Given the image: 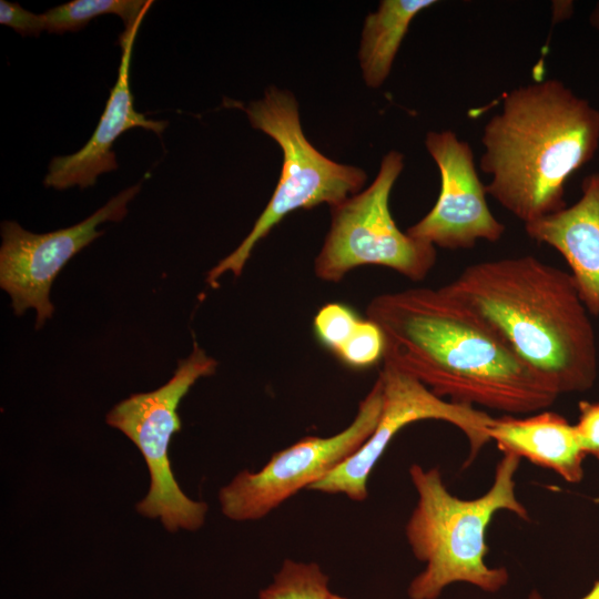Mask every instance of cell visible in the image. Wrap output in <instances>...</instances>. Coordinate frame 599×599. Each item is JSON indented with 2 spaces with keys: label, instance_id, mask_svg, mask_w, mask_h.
I'll list each match as a JSON object with an SVG mask.
<instances>
[{
  "label": "cell",
  "instance_id": "6da1fadb",
  "mask_svg": "<svg viewBox=\"0 0 599 599\" xmlns=\"http://www.w3.org/2000/svg\"><path fill=\"white\" fill-rule=\"evenodd\" d=\"M366 316L383 333V361L443 399L522 415L544 410L559 396L444 286L380 294Z\"/></svg>",
  "mask_w": 599,
  "mask_h": 599
},
{
  "label": "cell",
  "instance_id": "7a4b0ae2",
  "mask_svg": "<svg viewBox=\"0 0 599 599\" xmlns=\"http://www.w3.org/2000/svg\"><path fill=\"white\" fill-rule=\"evenodd\" d=\"M444 287L559 395L595 385L596 332L570 272L524 255L471 264Z\"/></svg>",
  "mask_w": 599,
  "mask_h": 599
},
{
  "label": "cell",
  "instance_id": "3957f363",
  "mask_svg": "<svg viewBox=\"0 0 599 599\" xmlns=\"http://www.w3.org/2000/svg\"><path fill=\"white\" fill-rule=\"evenodd\" d=\"M481 143L487 194L526 225L567 206L568 179L599 148V110L560 80L531 82L505 95Z\"/></svg>",
  "mask_w": 599,
  "mask_h": 599
},
{
  "label": "cell",
  "instance_id": "277c9868",
  "mask_svg": "<svg viewBox=\"0 0 599 599\" xmlns=\"http://www.w3.org/2000/svg\"><path fill=\"white\" fill-rule=\"evenodd\" d=\"M520 459L504 454L490 488L474 499L451 495L437 467H409L418 499L406 522L405 536L415 558L426 565L407 588L409 599H437L447 586L459 581L489 593L507 585L508 570L485 562L489 551L486 532L499 510L530 519L516 494L515 476Z\"/></svg>",
  "mask_w": 599,
  "mask_h": 599
},
{
  "label": "cell",
  "instance_id": "5b68a950",
  "mask_svg": "<svg viewBox=\"0 0 599 599\" xmlns=\"http://www.w3.org/2000/svg\"><path fill=\"white\" fill-rule=\"evenodd\" d=\"M251 125L272 138L283 152L282 173L264 211L247 236L226 257L213 266L206 282L231 272L240 276L256 244L290 213L326 203L333 207L359 192L366 182L362 169L341 164L322 154L305 136L295 97L274 85L264 97L244 109Z\"/></svg>",
  "mask_w": 599,
  "mask_h": 599
},
{
  "label": "cell",
  "instance_id": "8992f818",
  "mask_svg": "<svg viewBox=\"0 0 599 599\" xmlns=\"http://www.w3.org/2000/svg\"><path fill=\"white\" fill-rule=\"evenodd\" d=\"M404 155L389 151L372 184L331 207V226L314 261L315 275L329 283L352 270L376 265L412 281L424 280L436 263V247L402 232L389 209Z\"/></svg>",
  "mask_w": 599,
  "mask_h": 599
},
{
  "label": "cell",
  "instance_id": "52a82bcc",
  "mask_svg": "<svg viewBox=\"0 0 599 599\" xmlns=\"http://www.w3.org/2000/svg\"><path fill=\"white\" fill-rule=\"evenodd\" d=\"M219 363L194 341L190 355L163 386L153 392L133 394L116 404L106 415V424L121 430L141 451L150 471L148 495L136 510L149 518H160L167 531L182 528L194 531L204 524L207 505L189 498L172 473L169 445L181 429L177 406L194 383L216 372Z\"/></svg>",
  "mask_w": 599,
  "mask_h": 599
},
{
  "label": "cell",
  "instance_id": "ba28073f",
  "mask_svg": "<svg viewBox=\"0 0 599 599\" xmlns=\"http://www.w3.org/2000/svg\"><path fill=\"white\" fill-rule=\"evenodd\" d=\"M383 408L379 377L362 399L353 422L339 433L306 436L272 455L257 471L244 469L219 493L222 512L235 521L257 520L338 467L367 440Z\"/></svg>",
  "mask_w": 599,
  "mask_h": 599
},
{
  "label": "cell",
  "instance_id": "9c48e42d",
  "mask_svg": "<svg viewBox=\"0 0 599 599\" xmlns=\"http://www.w3.org/2000/svg\"><path fill=\"white\" fill-rule=\"evenodd\" d=\"M378 377L383 385V408L375 429L356 453L313 484L309 490L343 494L354 501L365 500L369 475L389 443L404 427L419 420H444L460 429L469 443L467 464L490 441L487 426L494 417L486 412L436 396L418 379L387 361H383Z\"/></svg>",
  "mask_w": 599,
  "mask_h": 599
},
{
  "label": "cell",
  "instance_id": "30bf717a",
  "mask_svg": "<svg viewBox=\"0 0 599 599\" xmlns=\"http://www.w3.org/2000/svg\"><path fill=\"white\" fill-rule=\"evenodd\" d=\"M142 182L108 201L82 222L54 232L35 234L14 221L1 223L0 286L11 297L16 316L28 308L37 311L35 328L53 314L51 285L68 261L103 234L97 226L120 222L128 214V203L139 193Z\"/></svg>",
  "mask_w": 599,
  "mask_h": 599
},
{
  "label": "cell",
  "instance_id": "8fae6325",
  "mask_svg": "<svg viewBox=\"0 0 599 599\" xmlns=\"http://www.w3.org/2000/svg\"><path fill=\"white\" fill-rule=\"evenodd\" d=\"M425 146L439 170L440 190L432 210L406 233L448 250L500 240L506 226L487 204L486 185L476 170L471 146L451 130L429 131Z\"/></svg>",
  "mask_w": 599,
  "mask_h": 599
},
{
  "label": "cell",
  "instance_id": "7c38bea8",
  "mask_svg": "<svg viewBox=\"0 0 599 599\" xmlns=\"http://www.w3.org/2000/svg\"><path fill=\"white\" fill-rule=\"evenodd\" d=\"M143 18L131 29H124L120 35L122 55L118 79L93 134L78 152L51 160L43 181L45 186L60 191L75 185L81 189L92 186L99 175L118 169L112 146L124 131L142 128L161 135L165 130L167 122L149 120L133 106L130 65L134 40Z\"/></svg>",
  "mask_w": 599,
  "mask_h": 599
},
{
  "label": "cell",
  "instance_id": "4fadbf2b",
  "mask_svg": "<svg viewBox=\"0 0 599 599\" xmlns=\"http://www.w3.org/2000/svg\"><path fill=\"white\" fill-rule=\"evenodd\" d=\"M525 231L560 253L587 309L599 316V172L582 180L576 203L526 224Z\"/></svg>",
  "mask_w": 599,
  "mask_h": 599
},
{
  "label": "cell",
  "instance_id": "5bb4252c",
  "mask_svg": "<svg viewBox=\"0 0 599 599\" xmlns=\"http://www.w3.org/2000/svg\"><path fill=\"white\" fill-rule=\"evenodd\" d=\"M487 435L502 454H514L547 469L568 483L583 477L582 450L575 425L555 412L540 410L517 417L504 415L493 418Z\"/></svg>",
  "mask_w": 599,
  "mask_h": 599
},
{
  "label": "cell",
  "instance_id": "9a60e30c",
  "mask_svg": "<svg viewBox=\"0 0 599 599\" xmlns=\"http://www.w3.org/2000/svg\"><path fill=\"white\" fill-rule=\"evenodd\" d=\"M435 3V0H382L376 11L367 14L358 51L367 87L379 88L385 82L413 19Z\"/></svg>",
  "mask_w": 599,
  "mask_h": 599
},
{
  "label": "cell",
  "instance_id": "2e32d148",
  "mask_svg": "<svg viewBox=\"0 0 599 599\" xmlns=\"http://www.w3.org/2000/svg\"><path fill=\"white\" fill-rule=\"evenodd\" d=\"M153 1L144 0H73L43 13L45 31L50 33L75 32L92 19L116 14L131 29L143 18Z\"/></svg>",
  "mask_w": 599,
  "mask_h": 599
},
{
  "label": "cell",
  "instance_id": "e0dca14e",
  "mask_svg": "<svg viewBox=\"0 0 599 599\" xmlns=\"http://www.w3.org/2000/svg\"><path fill=\"white\" fill-rule=\"evenodd\" d=\"M328 577L315 562L285 559L258 599H332Z\"/></svg>",
  "mask_w": 599,
  "mask_h": 599
},
{
  "label": "cell",
  "instance_id": "ac0fdd59",
  "mask_svg": "<svg viewBox=\"0 0 599 599\" xmlns=\"http://www.w3.org/2000/svg\"><path fill=\"white\" fill-rule=\"evenodd\" d=\"M361 317L353 308L341 303H328L316 313L313 322L316 337L335 355L348 342Z\"/></svg>",
  "mask_w": 599,
  "mask_h": 599
},
{
  "label": "cell",
  "instance_id": "d6986e66",
  "mask_svg": "<svg viewBox=\"0 0 599 599\" xmlns=\"http://www.w3.org/2000/svg\"><path fill=\"white\" fill-rule=\"evenodd\" d=\"M385 341L380 328L367 317L359 322L336 356L347 366L361 369L384 358Z\"/></svg>",
  "mask_w": 599,
  "mask_h": 599
},
{
  "label": "cell",
  "instance_id": "ffe728a7",
  "mask_svg": "<svg viewBox=\"0 0 599 599\" xmlns=\"http://www.w3.org/2000/svg\"><path fill=\"white\" fill-rule=\"evenodd\" d=\"M579 417L575 424L579 444L586 455L599 459V402L581 400Z\"/></svg>",
  "mask_w": 599,
  "mask_h": 599
},
{
  "label": "cell",
  "instance_id": "44dd1931",
  "mask_svg": "<svg viewBox=\"0 0 599 599\" xmlns=\"http://www.w3.org/2000/svg\"><path fill=\"white\" fill-rule=\"evenodd\" d=\"M0 23L12 28L21 35H39L45 30L43 13L37 14L19 3L0 1Z\"/></svg>",
  "mask_w": 599,
  "mask_h": 599
},
{
  "label": "cell",
  "instance_id": "7402d4cb",
  "mask_svg": "<svg viewBox=\"0 0 599 599\" xmlns=\"http://www.w3.org/2000/svg\"><path fill=\"white\" fill-rule=\"evenodd\" d=\"M528 599H545L537 590H532ZM580 599H599V580L595 581L591 590Z\"/></svg>",
  "mask_w": 599,
  "mask_h": 599
},
{
  "label": "cell",
  "instance_id": "603a6c76",
  "mask_svg": "<svg viewBox=\"0 0 599 599\" xmlns=\"http://www.w3.org/2000/svg\"><path fill=\"white\" fill-rule=\"evenodd\" d=\"M590 24L599 31V2L595 6L589 17Z\"/></svg>",
  "mask_w": 599,
  "mask_h": 599
},
{
  "label": "cell",
  "instance_id": "cb8c5ba5",
  "mask_svg": "<svg viewBox=\"0 0 599 599\" xmlns=\"http://www.w3.org/2000/svg\"><path fill=\"white\" fill-rule=\"evenodd\" d=\"M332 599H347V598H344V597H341V596H337V595H334V593H333Z\"/></svg>",
  "mask_w": 599,
  "mask_h": 599
}]
</instances>
